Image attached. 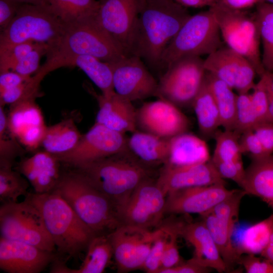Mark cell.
<instances>
[{
	"label": "cell",
	"mask_w": 273,
	"mask_h": 273,
	"mask_svg": "<svg viewBox=\"0 0 273 273\" xmlns=\"http://www.w3.org/2000/svg\"><path fill=\"white\" fill-rule=\"evenodd\" d=\"M17 1L26 4H31L34 5H44L46 0H17Z\"/></svg>",
	"instance_id": "58"
},
{
	"label": "cell",
	"mask_w": 273,
	"mask_h": 273,
	"mask_svg": "<svg viewBox=\"0 0 273 273\" xmlns=\"http://www.w3.org/2000/svg\"><path fill=\"white\" fill-rule=\"evenodd\" d=\"M47 127L46 125L29 127L20 132L16 139L26 148L34 150L41 145Z\"/></svg>",
	"instance_id": "48"
},
{
	"label": "cell",
	"mask_w": 273,
	"mask_h": 273,
	"mask_svg": "<svg viewBox=\"0 0 273 273\" xmlns=\"http://www.w3.org/2000/svg\"><path fill=\"white\" fill-rule=\"evenodd\" d=\"M246 194L260 198L273 209V155L253 159L241 186Z\"/></svg>",
	"instance_id": "28"
},
{
	"label": "cell",
	"mask_w": 273,
	"mask_h": 273,
	"mask_svg": "<svg viewBox=\"0 0 273 273\" xmlns=\"http://www.w3.org/2000/svg\"><path fill=\"white\" fill-rule=\"evenodd\" d=\"M76 66L81 69L101 90L109 96L114 92L111 64L89 55H76L60 60L46 61L41 68L48 73L62 67Z\"/></svg>",
	"instance_id": "25"
},
{
	"label": "cell",
	"mask_w": 273,
	"mask_h": 273,
	"mask_svg": "<svg viewBox=\"0 0 273 273\" xmlns=\"http://www.w3.org/2000/svg\"><path fill=\"white\" fill-rule=\"evenodd\" d=\"M260 255L273 263V230L268 244Z\"/></svg>",
	"instance_id": "56"
},
{
	"label": "cell",
	"mask_w": 273,
	"mask_h": 273,
	"mask_svg": "<svg viewBox=\"0 0 273 273\" xmlns=\"http://www.w3.org/2000/svg\"><path fill=\"white\" fill-rule=\"evenodd\" d=\"M206 70L226 83L238 94L247 93L255 83L256 71L243 56L225 44L207 56Z\"/></svg>",
	"instance_id": "17"
},
{
	"label": "cell",
	"mask_w": 273,
	"mask_h": 273,
	"mask_svg": "<svg viewBox=\"0 0 273 273\" xmlns=\"http://www.w3.org/2000/svg\"><path fill=\"white\" fill-rule=\"evenodd\" d=\"M40 212L55 247L60 253L75 256L86 249L96 236L67 202L52 192L28 194L25 199Z\"/></svg>",
	"instance_id": "3"
},
{
	"label": "cell",
	"mask_w": 273,
	"mask_h": 273,
	"mask_svg": "<svg viewBox=\"0 0 273 273\" xmlns=\"http://www.w3.org/2000/svg\"><path fill=\"white\" fill-rule=\"evenodd\" d=\"M127 150L125 134L95 122L71 150L57 156L61 162L77 168Z\"/></svg>",
	"instance_id": "12"
},
{
	"label": "cell",
	"mask_w": 273,
	"mask_h": 273,
	"mask_svg": "<svg viewBox=\"0 0 273 273\" xmlns=\"http://www.w3.org/2000/svg\"><path fill=\"white\" fill-rule=\"evenodd\" d=\"M109 63L114 90L117 94L131 102L155 96L158 82L140 57L127 56Z\"/></svg>",
	"instance_id": "16"
},
{
	"label": "cell",
	"mask_w": 273,
	"mask_h": 273,
	"mask_svg": "<svg viewBox=\"0 0 273 273\" xmlns=\"http://www.w3.org/2000/svg\"><path fill=\"white\" fill-rule=\"evenodd\" d=\"M262 46L261 61L265 71L273 72V5L266 2L256 6Z\"/></svg>",
	"instance_id": "36"
},
{
	"label": "cell",
	"mask_w": 273,
	"mask_h": 273,
	"mask_svg": "<svg viewBox=\"0 0 273 273\" xmlns=\"http://www.w3.org/2000/svg\"><path fill=\"white\" fill-rule=\"evenodd\" d=\"M211 269L200 265L190 259L185 263L181 262L173 267L161 268L158 273H205L210 271Z\"/></svg>",
	"instance_id": "52"
},
{
	"label": "cell",
	"mask_w": 273,
	"mask_h": 273,
	"mask_svg": "<svg viewBox=\"0 0 273 273\" xmlns=\"http://www.w3.org/2000/svg\"><path fill=\"white\" fill-rule=\"evenodd\" d=\"M167 226L168 237L164 249L160 268L173 267L181 263V258L177 243L178 234L176 229L175 222Z\"/></svg>",
	"instance_id": "45"
},
{
	"label": "cell",
	"mask_w": 273,
	"mask_h": 273,
	"mask_svg": "<svg viewBox=\"0 0 273 273\" xmlns=\"http://www.w3.org/2000/svg\"><path fill=\"white\" fill-rule=\"evenodd\" d=\"M22 4L17 0H0V32L8 27Z\"/></svg>",
	"instance_id": "50"
},
{
	"label": "cell",
	"mask_w": 273,
	"mask_h": 273,
	"mask_svg": "<svg viewBox=\"0 0 273 273\" xmlns=\"http://www.w3.org/2000/svg\"><path fill=\"white\" fill-rule=\"evenodd\" d=\"M127 149L146 166L165 165L169 157V139L136 130L127 138Z\"/></svg>",
	"instance_id": "26"
},
{
	"label": "cell",
	"mask_w": 273,
	"mask_h": 273,
	"mask_svg": "<svg viewBox=\"0 0 273 273\" xmlns=\"http://www.w3.org/2000/svg\"><path fill=\"white\" fill-rule=\"evenodd\" d=\"M258 123L252 105L251 95L248 93L238 94L234 130L242 134L246 131L253 130Z\"/></svg>",
	"instance_id": "39"
},
{
	"label": "cell",
	"mask_w": 273,
	"mask_h": 273,
	"mask_svg": "<svg viewBox=\"0 0 273 273\" xmlns=\"http://www.w3.org/2000/svg\"><path fill=\"white\" fill-rule=\"evenodd\" d=\"M60 162L55 155L46 151L38 152L21 161L18 171L29 182L35 193H50L62 176Z\"/></svg>",
	"instance_id": "24"
},
{
	"label": "cell",
	"mask_w": 273,
	"mask_h": 273,
	"mask_svg": "<svg viewBox=\"0 0 273 273\" xmlns=\"http://www.w3.org/2000/svg\"><path fill=\"white\" fill-rule=\"evenodd\" d=\"M76 55H89L113 63L126 54L105 30L97 14L66 25L65 32L55 47L47 54L50 62Z\"/></svg>",
	"instance_id": "5"
},
{
	"label": "cell",
	"mask_w": 273,
	"mask_h": 273,
	"mask_svg": "<svg viewBox=\"0 0 273 273\" xmlns=\"http://www.w3.org/2000/svg\"><path fill=\"white\" fill-rule=\"evenodd\" d=\"M100 2L103 1L104 0H98Z\"/></svg>",
	"instance_id": "60"
},
{
	"label": "cell",
	"mask_w": 273,
	"mask_h": 273,
	"mask_svg": "<svg viewBox=\"0 0 273 273\" xmlns=\"http://www.w3.org/2000/svg\"><path fill=\"white\" fill-rule=\"evenodd\" d=\"M54 258L52 252L1 237L0 268L6 272L39 273Z\"/></svg>",
	"instance_id": "20"
},
{
	"label": "cell",
	"mask_w": 273,
	"mask_h": 273,
	"mask_svg": "<svg viewBox=\"0 0 273 273\" xmlns=\"http://www.w3.org/2000/svg\"><path fill=\"white\" fill-rule=\"evenodd\" d=\"M263 2H265L264 0H217L216 3L231 9L244 10Z\"/></svg>",
	"instance_id": "54"
},
{
	"label": "cell",
	"mask_w": 273,
	"mask_h": 273,
	"mask_svg": "<svg viewBox=\"0 0 273 273\" xmlns=\"http://www.w3.org/2000/svg\"><path fill=\"white\" fill-rule=\"evenodd\" d=\"M81 136L74 120L68 118L47 126L41 145L44 151L58 156L71 150Z\"/></svg>",
	"instance_id": "30"
},
{
	"label": "cell",
	"mask_w": 273,
	"mask_h": 273,
	"mask_svg": "<svg viewBox=\"0 0 273 273\" xmlns=\"http://www.w3.org/2000/svg\"><path fill=\"white\" fill-rule=\"evenodd\" d=\"M173 0H145L140 12L132 55L161 68L163 54L191 16Z\"/></svg>",
	"instance_id": "1"
},
{
	"label": "cell",
	"mask_w": 273,
	"mask_h": 273,
	"mask_svg": "<svg viewBox=\"0 0 273 273\" xmlns=\"http://www.w3.org/2000/svg\"><path fill=\"white\" fill-rule=\"evenodd\" d=\"M166 198L156 180L145 179L119 210L121 224L148 230L157 226L165 213Z\"/></svg>",
	"instance_id": "11"
},
{
	"label": "cell",
	"mask_w": 273,
	"mask_h": 273,
	"mask_svg": "<svg viewBox=\"0 0 273 273\" xmlns=\"http://www.w3.org/2000/svg\"><path fill=\"white\" fill-rule=\"evenodd\" d=\"M49 46L45 43H38L36 46L24 58L19 61L11 70L21 75L30 76L40 68L41 58L48 54Z\"/></svg>",
	"instance_id": "43"
},
{
	"label": "cell",
	"mask_w": 273,
	"mask_h": 273,
	"mask_svg": "<svg viewBox=\"0 0 273 273\" xmlns=\"http://www.w3.org/2000/svg\"><path fill=\"white\" fill-rule=\"evenodd\" d=\"M240 145L242 153H249L253 159L269 156L265 152L260 141L253 130L246 131L241 134Z\"/></svg>",
	"instance_id": "47"
},
{
	"label": "cell",
	"mask_w": 273,
	"mask_h": 273,
	"mask_svg": "<svg viewBox=\"0 0 273 273\" xmlns=\"http://www.w3.org/2000/svg\"><path fill=\"white\" fill-rule=\"evenodd\" d=\"M44 5L68 25L96 15L100 2L98 0H46Z\"/></svg>",
	"instance_id": "34"
},
{
	"label": "cell",
	"mask_w": 273,
	"mask_h": 273,
	"mask_svg": "<svg viewBox=\"0 0 273 273\" xmlns=\"http://www.w3.org/2000/svg\"><path fill=\"white\" fill-rule=\"evenodd\" d=\"M163 228L152 231L121 224L108 234L118 272L141 269Z\"/></svg>",
	"instance_id": "13"
},
{
	"label": "cell",
	"mask_w": 273,
	"mask_h": 273,
	"mask_svg": "<svg viewBox=\"0 0 273 273\" xmlns=\"http://www.w3.org/2000/svg\"><path fill=\"white\" fill-rule=\"evenodd\" d=\"M265 2L273 5V0H264Z\"/></svg>",
	"instance_id": "59"
},
{
	"label": "cell",
	"mask_w": 273,
	"mask_h": 273,
	"mask_svg": "<svg viewBox=\"0 0 273 273\" xmlns=\"http://www.w3.org/2000/svg\"><path fill=\"white\" fill-rule=\"evenodd\" d=\"M162 228V231L155 240L141 269L146 272L157 273L161 268L163 253L168 237L167 225Z\"/></svg>",
	"instance_id": "41"
},
{
	"label": "cell",
	"mask_w": 273,
	"mask_h": 273,
	"mask_svg": "<svg viewBox=\"0 0 273 273\" xmlns=\"http://www.w3.org/2000/svg\"><path fill=\"white\" fill-rule=\"evenodd\" d=\"M12 167H0V200L2 204L16 202L27 195L28 180Z\"/></svg>",
	"instance_id": "38"
},
{
	"label": "cell",
	"mask_w": 273,
	"mask_h": 273,
	"mask_svg": "<svg viewBox=\"0 0 273 273\" xmlns=\"http://www.w3.org/2000/svg\"><path fill=\"white\" fill-rule=\"evenodd\" d=\"M225 45L212 11L199 12L185 22L165 50L161 68L187 56L209 55Z\"/></svg>",
	"instance_id": "8"
},
{
	"label": "cell",
	"mask_w": 273,
	"mask_h": 273,
	"mask_svg": "<svg viewBox=\"0 0 273 273\" xmlns=\"http://www.w3.org/2000/svg\"><path fill=\"white\" fill-rule=\"evenodd\" d=\"M185 8H202L205 6L209 7L215 4L217 0H173Z\"/></svg>",
	"instance_id": "55"
},
{
	"label": "cell",
	"mask_w": 273,
	"mask_h": 273,
	"mask_svg": "<svg viewBox=\"0 0 273 273\" xmlns=\"http://www.w3.org/2000/svg\"><path fill=\"white\" fill-rule=\"evenodd\" d=\"M8 129L7 116L0 106V167H12L19 152L15 142L6 137Z\"/></svg>",
	"instance_id": "40"
},
{
	"label": "cell",
	"mask_w": 273,
	"mask_h": 273,
	"mask_svg": "<svg viewBox=\"0 0 273 273\" xmlns=\"http://www.w3.org/2000/svg\"><path fill=\"white\" fill-rule=\"evenodd\" d=\"M53 192L67 202L96 236L108 235L121 224L112 200L78 172L62 175Z\"/></svg>",
	"instance_id": "4"
},
{
	"label": "cell",
	"mask_w": 273,
	"mask_h": 273,
	"mask_svg": "<svg viewBox=\"0 0 273 273\" xmlns=\"http://www.w3.org/2000/svg\"><path fill=\"white\" fill-rule=\"evenodd\" d=\"M253 130L260 141L268 155L273 153V122L263 121L258 123Z\"/></svg>",
	"instance_id": "51"
},
{
	"label": "cell",
	"mask_w": 273,
	"mask_h": 273,
	"mask_svg": "<svg viewBox=\"0 0 273 273\" xmlns=\"http://www.w3.org/2000/svg\"><path fill=\"white\" fill-rule=\"evenodd\" d=\"M209 9L224 44L248 60L261 76L265 70L261 61L260 26L256 11L233 10L218 3Z\"/></svg>",
	"instance_id": "7"
},
{
	"label": "cell",
	"mask_w": 273,
	"mask_h": 273,
	"mask_svg": "<svg viewBox=\"0 0 273 273\" xmlns=\"http://www.w3.org/2000/svg\"><path fill=\"white\" fill-rule=\"evenodd\" d=\"M1 237L53 252L55 247L39 211L31 203H4L0 207Z\"/></svg>",
	"instance_id": "9"
},
{
	"label": "cell",
	"mask_w": 273,
	"mask_h": 273,
	"mask_svg": "<svg viewBox=\"0 0 273 273\" xmlns=\"http://www.w3.org/2000/svg\"><path fill=\"white\" fill-rule=\"evenodd\" d=\"M192 106L202 134L205 137L213 136L221 126L220 118L217 105L205 77Z\"/></svg>",
	"instance_id": "31"
},
{
	"label": "cell",
	"mask_w": 273,
	"mask_h": 273,
	"mask_svg": "<svg viewBox=\"0 0 273 273\" xmlns=\"http://www.w3.org/2000/svg\"><path fill=\"white\" fill-rule=\"evenodd\" d=\"M156 181L166 197L174 191L187 188L226 184L210 160L183 166L164 165Z\"/></svg>",
	"instance_id": "21"
},
{
	"label": "cell",
	"mask_w": 273,
	"mask_h": 273,
	"mask_svg": "<svg viewBox=\"0 0 273 273\" xmlns=\"http://www.w3.org/2000/svg\"><path fill=\"white\" fill-rule=\"evenodd\" d=\"M85 257L78 268L67 267L56 261L50 272L54 273H102L113 256L112 246L108 235L96 236L89 242Z\"/></svg>",
	"instance_id": "27"
},
{
	"label": "cell",
	"mask_w": 273,
	"mask_h": 273,
	"mask_svg": "<svg viewBox=\"0 0 273 273\" xmlns=\"http://www.w3.org/2000/svg\"><path fill=\"white\" fill-rule=\"evenodd\" d=\"M241 134L234 130H217L213 135L216 144L211 161L215 163L241 159L243 154L240 145Z\"/></svg>",
	"instance_id": "37"
},
{
	"label": "cell",
	"mask_w": 273,
	"mask_h": 273,
	"mask_svg": "<svg viewBox=\"0 0 273 273\" xmlns=\"http://www.w3.org/2000/svg\"><path fill=\"white\" fill-rule=\"evenodd\" d=\"M35 100L26 99L10 105L7 124L8 131L14 138L26 128L45 125L42 112Z\"/></svg>",
	"instance_id": "33"
},
{
	"label": "cell",
	"mask_w": 273,
	"mask_h": 273,
	"mask_svg": "<svg viewBox=\"0 0 273 273\" xmlns=\"http://www.w3.org/2000/svg\"><path fill=\"white\" fill-rule=\"evenodd\" d=\"M204 61L201 57L192 56L173 62L158 82L155 96L178 107L192 106L205 79Z\"/></svg>",
	"instance_id": "10"
},
{
	"label": "cell",
	"mask_w": 273,
	"mask_h": 273,
	"mask_svg": "<svg viewBox=\"0 0 273 273\" xmlns=\"http://www.w3.org/2000/svg\"><path fill=\"white\" fill-rule=\"evenodd\" d=\"M236 190H229L222 184L178 190L166 196L165 213L201 215L228 198Z\"/></svg>",
	"instance_id": "19"
},
{
	"label": "cell",
	"mask_w": 273,
	"mask_h": 273,
	"mask_svg": "<svg viewBox=\"0 0 273 273\" xmlns=\"http://www.w3.org/2000/svg\"><path fill=\"white\" fill-rule=\"evenodd\" d=\"M205 78L219 111L221 126L225 130H234L237 95L226 83L207 71Z\"/></svg>",
	"instance_id": "32"
},
{
	"label": "cell",
	"mask_w": 273,
	"mask_h": 273,
	"mask_svg": "<svg viewBox=\"0 0 273 273\" xmlns=\"http://www.w3.org/2000/svg\"><path fill=\"white\" fill-rule=\"evenodd\" d=\"M30 77L12 71L0 73V93L19 85Z\"/></svg>",
	"instance_id": "53"
},
{
	"label": "cell",
	"mask_w": 273,
	"mask_h": 273,
	"mask_svg": "<svg viewBox=\"0 0 273 273\" xmlns=\"http://www.w3.org/2000/svg\"><path fill=\"white\" fill-rule=\"evenodd\" d=\"M66 27L46 5L23 4L8 27L0 32V51L27 41L47 44L50 51L56 46Z\"/></svg>",
	"instance_id": "6"
},
{
	"label": "cell",
	"mask_w": 273,
	"mask_h": 273,
	"mask_svg": "<svg viewBox=\"0 0 273 273\" xmlns=\"http://www.w3.org/2000/svg\"><path fill=\"white\" fill-rule=\"evenodd\" d=\"M240 203L234 198L223 200L212 209L200 215L209 230L228 271L239 263L240 256L233 241L238 221Z\"/></svg>",
	"instance_id": "15"
},
{
	"label": "cell",
	"mask_w": 273,
	"mask_h": 273,
	"mask_svg": "<svg viewBox=\"0 0 273 273\" xmlns=\"http://www.w3.org/2000/svg\"><path fill=\"white\" fill-rule=\"evenodd\" d=\"M88 92L97 100L99 110L96 123L125 134L136 130V110L132 102L115 92L109 96L98 94L88 86Z\"/></svg>",
	"instance_id": "22"
},
{
	"label": "cell",
	"mask_w": 273,
	"mask_h": 273,
	"mask_svg": "<svg viewBox=\"0 0 273 273\" xmlns=\"http://www.w3.org/2000/svg\"><path fill=\"white\" fill-rule=\"evenodd\" d=\"M77 168L92 186L112 200L118 213L138 186L151 175L148 166L128 150Z\"/></svg>",
	"instance_id": "2"
},
{
	"label": "cell",
	"mask_w": 273,
	"mask_h": 273,
	"mask_svg": "<svg viewBox=\"0 0 273 273\" xmlns=\"http://www.w3.org/2000/svg\"><path fill=\"white\" fill-rule=\"evenodd\" d=\"M169 153L165 165L183 166L206 162L210 160L205 142L185 132L169 139Z\"/></svg>",
	"instance_id": "29"
},
{
	"label": "cell",
	"mask_w": 273,
	"mask_h": 273,
	"mask_svg": "<svg viewBox=\"0 0 273 273\" xmlns=\"http://www.w3.org/2000/svg\"><path fill=\"white\" fill-rule=\"evenodd\" d=\"M38 43L27 41L0 51V73L11 71Z\"/></svg>",
	"instance_id": "42"
},
{
	"label": "cell",
	"mask_w": 273,
	"mask_h": 273,
	"mask_svg": "<svg viewBox=\"0 0 273 273\" xmlns=\"http://www.w3.org/2000/svg\"><path fill=\"white\" fill-rule=\"evenodd\" d=\"M136 124L141 131L170 139L187 132L190 123L179 107L159 99L144 103L136 110Z\"/></svg>",
	"instance_id": "18"
},
{
	"label": "cell",
	"mask_w": 273,
	"mask_h": 273,
	"mask_svg": "<svg viewBox=\"0 0 273 273\" xmlns=\"http://www.w3.org/2000/svg\"><path fill=\"white\" fill-rule=\"evenodd\" d=\"M253 88L251 94L252 106L260 123L266 120L268 109V95L263 75Z\"/></svg>",
	"instance_id": "44"
},
{
	"label": "cell",
	"mask_w": 273,
	"mask_h": 273,
	"mask_svg": "<svg viewBox=\"0 0 273 273\" xmlns=\"http://www.w3.org/2000/svg\"><path fill=\"white\" fill-rule=\"evenodd\" d=\"M145 0H104L97 18L127 56L132 55L139 15Z\"/></svg>",
	"instance_id": "14"
},
{
	"label": "cell",
	"mask_w": 273,
	"mask_h": 273,
	"mask_svg": "<svg viewBox=\"0 0 273 273\" xmlns=\"http://www.w3.org/2000/svg\"><path fill=\"white\" fill-rule=\"evenodd\" d=\"M268 95V109L266 118L267 121L273 122V96Z\"/></svg>",
	"instance_id": "57"
},
{
	"label": "cell",
	"mask_w": 273,
	"mask_h": 273,
	"mask_svg": "<svg viewBox=\"0 0 273 273\" xmlns=\"http://www.w3.org/2000/svg\"><path fill=\"white\" fill-rule=\"evenodd\" d=\"M239 263L242 265L248 273H273V263L264 258L261 259L255 254L242 255Z\"/></svg>",
	"instance_id": "49"
},
{
	"label": "cell",
	"mask_w": 273,
	"mask_h": 273,
	"mask_svg": "<svg viewBox=\"0 0 273 273\" xmlns=\"http://www.w3.org/2000/svg\"><path fill=\"white\" fill-rule=\"evenodd\" d=\"M176 228L178 236L194 247L195 255L191 258L193 261L219 272L228 271L214 239L202 220L189 223L177 222Z\"/></svg>",
	"instance_id": "23"
},
{
	"label": "cell",
	"mask_w": 273,
	"mask_h": 273,
	"mask_svg": "<svg viewBox=\"0 0 273 273\" xmlns=\"http://www.w3.org/2000/svg\"><path fill=\"white\" fill-rule=\"evenodd\" d=\"M213 164L222 178L231 179L241 186L245 175L242 158L230 162H217Z\"/></svg>",
	"instance_id": "46"
},
{
	"label": "cell",
	"mask_w": 273,
	"mask_h": 273,
	"mask_svg": "<svg viewBox=\"0 0 273 273\" xmlns=\"http://www.w3.org/2000/svg\"><path fill=\"white\" fill-rule=\"evenodd\" d=\"M272 230L273 214L247 228L235 245L239 256L260 254L268 244Z\"/></svg>",
	"instance_id": "35"
}]
</instances>
